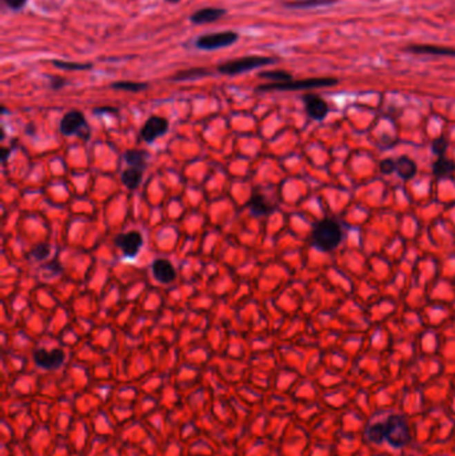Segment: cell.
Segmentation results:
<instances>
[{
	"label": "cell",
	"instance_id": "cell-1",
	"mask_svg": "<svg viewBox=\"0 0 455 456\" xmlns=\"http://www.w3.org/2000/svg\"><path fill=\"white\" fill-rule=\"evenodd\" d=\"M367 437L371 443H389L394 448H400L410 442V428L400 415H387L369 426Z\"/></svg>",
	"mask_w": 455,
	"mask_h": 456
},
{
	"label": "cell",
	"instance_id": "cell-2",
	"mask_svg": "<svg viewBox=\"0 0 455 456\" xmlns=\"http://www.w3.org/2000/svg\"><path fill=\"white\" fill-rule=\"evenodd\" d=\"M343 238L342 228L336 219L319 220L311 232V244L325 252L336 250Z\"/></svg>",
	"mask_w": 455,
	"mask_h": 456
},
{
	"label": "cell",
	"instance_id": "cell-3",
	"mask_svg": "<svg viewBox=\"0 0 455 456\" xmlns=\"http://www.w3.org/2000/svg\"><path fill=\"white\" fill-rule=\"evenodd\" d=\"M274 63H277V58L251 55V57H243V58L224 61V63L219 64L217 71L220 75L235 77V75H242V74L250 72L253 70H257L264 66H270Z\"/></svg>",
	"mask_w": 455,
	"mask_h": 456
},
{
	"label": "cell",
	"instance_id": "cell-4",
	"mask_svg": "<svg viewBox=\"0 0 455 456\" xmlns=\"http://www.w3.org/2000/svg\"><path fill=\"white\" fill-rule=\"evenodd\" d=\"M339 83L337 78H309V79L290 80L284 83H269L258 86V92L269 91H300L323 87H334Z\"/></svg>",
	"mask_w": 455,
	"mask_h": 456
},
{
	"label": "cell",
	"instance_id": "cell-5",
	"mask_svg": "<svg viewBox=\"0 0 455 456\" xmlns=\"http://www.w3.org/2000/svg\"><path fill=\"white\" fill-rule=\"evenodd\" d=\"M59 131L64 137L79 135L83 139L90 138L88 123L84 118L83 112H80L78 110L68 111L63 115V118L60 120Z\"/></svg>",
	"mask_w": 455,
	"mask_h": 456
},
{
	"label": "cell",
	"instance_id": "cell-6",
	"mask_svg": "<svg viewBox=\"0 0 455 456\" xmlns=\"http://www.w3.org/2000/svg\"><path fill=\"white\" fill-rule=\"evenodd\" d=\"M239 39V34L235 31H222L214 34L200 35L195 40V47L202 51H214L234 46Z\"/></svg>",
	"mask_w": 455,
	"mask_h": 456
},
{
	"label": "cell",
	"instance_id": "cell-7",
	"mask_svg": "<svg viewBox=\"0 0 455 456\" xmlns=\"http://www.w3.org/2000/svg\"><path fill=\"white\" fill-rule=\"evenodd\" d=\"M168 120L163 117H150L140 130V138L146 143H154L168 131Z\"/></svg>",
	"mask_w": 455,
	"mask_h": 456
},
{
	"label": "cell",
	"instance_id": "cell-8",
	"mask_svg": "<svg viewBox=\"0 0 455 456\" xmlns=\"http://www.w3.org/2000/svg\"><path fill=\"white\" fill-rule=\"evenodd\" d=\"M115 244L122 250L126 258H137L143 246V237L139 231H128L124 234H119L115 238Z\"/></svg>",
	"mask_w": 455,
	"mask_h": 456
},
{
	"label": "cell",
	"instance_id": "cell-9",
	"mask_svg": "<svg viewBox=\"0 0 455 456\" xmlns=\"http://www.w3.org/2000/svg\"><path fill=\"white\" fill-rule=\"evenodd\" d=\"M32 357H34L35 364L40 368H43V370H47V371L58 370L60 366L64 363V359H66L64 353L59 348H55V350L39 348V350L34 351Z\"/></svg>",
	"mask_w": 455,
	"mask_h": 456
},
{
	"label": "cell",
	"instance_id": "cell-10",
	"mask_svg": "<svg viewBox=\"0 0 455 456\" xmlns=\"http://www.w3.org/2000/svg\"><path fill=\"white\" fill-rule=\"evenodd\" d=\"M302 99L304 103V110H306V114L309 115V118L317 120V121L326 119V117L329 115V111H330L326 100L320 98L317 94H306V95H303Z\"/></svg>",
	"mask_w": 455,
	"mask_h": 456
},
{
	"label": "cell",
	"instance_id": "cell-11",
	"mask_svg": "<svg viewBox=\"0 0 455 456\" xmlns=\"http://www.w3.org/2000/svg\"><path fill=\"white\" fill-rule=\"evenodd\" d=\"M254 217H269L277 210V204L266 198V194L255 190L246 204Z\"/></svg>",
	"mask_w": 455,
	"mask_h": 456
},
{
	"label": "cell",
	"instance_id": "cell-12",
	"mask_svg": "<svg viewBox=\"0 0 455 456\" xmlns=\"http://www.w3.org/2000/svg\"><path fill=\"white\" fill-rule=\"evenodd\" d=\"M153 275L162 284H170L177 279V270L174 264L167 259H155L153 266Z\"/></svg>",
	"mask_w": 455,
	"mask_h": 456
},
{
	"label": "cell",
	"instance_id": "cell-13",
	"mask_svg": "<svg viewBox=\"0 0 455 456\" xmlns=\"http://www.w3.org/2000/svg\"><path fill=\"white\" fill-rule=\"evenodd\" d=\"M405 51L416 55H430V57H450L454 58L455 48L436 44H412L405 48Z\"/></svg>",
	"mask_w": 455,
	"mask_h": 456
},
{
	"label": "cell",
	"instance_id": "cell-14",
	"mask_svg": "<svg viewBox=\"0 0 455 456\" xmlns=\"http://www.w3.org/2000/svg\"><path fill=\"white\" fill-rule=\"evenodd\" d=\"M227 14V10L219 8V7H204L195 11L191 17L190 21L194 24H209V23H215L222 19Z\"/></svg>",
	"mask_w": 455,
	"mask_h": 456
},
{
	"label": "cell",
	"instance_id": "cell-15",
	"mask_svg": "<svg viewBox=\"0 0 455 456\" xmlns=\"http://www.w3.org/2000/svg\"><path fill=\"white\" fill-rule=\"evenodd\" d=\"M418 171L416 163L412 158L403 155L396 160V172L403 179V180H410L414 178Z\"/></svg>",
	"mask_w": 455,
	"mask_h": 456
},
{
	"label": "cell",
	"instance_id": "cell-16",
	"mask_svg": "<svg viewBox=\"0 0 455 456\" xmlns=\"http://www.w3.org/2000/svg\"><path fill=\"white\" fill-rule=\"evenodd\" d=\"M143 170L140 168H137V167H127L122 171V175H120V179H122V183L131 191L137 190L143 179Z\"/></svg>",
	"mask_w": 455,
	"mask_h": 456
},
{
	"label": "cell",
	"instance_id": "cell-17",
	"mask_svg": "<svg viewBox=\"0 0 455 456\" xmlns=\"http://www.w3.org/2000/svg\"><path fill=\"white\" fill-rule=\"evenodd\" d=\"M455 171V161L446 157H438L433 164V174L438 179L452 178Z\"/></svg>",
	"mask_w": 455,
	"mask_h": 456
},
{
	"label": "cell",
	"instance_id": "cell-18",
	"mask_svg": "<svg viewBox=\"0 0 455 456\" xmlns=\"http://www.w3.org/2000/svg\"><path fill=\"white\" fill-rule=\"evenodd\" d=\"M337 1L338 0H290V1H284L283 6L291 10H309V8L333 6Z\"/></svg>",
	"mask_w": 455,
	"mask_h": 456
},
{
	"label": "cell",
	"instance_id": "cell-19",
	"mask_svg": "<svg viewBox=\"0 0 455 456\" xmlns=\"http://www.w3.org/2000/svg\"><path fill=\"white\" fill-rule=\"evenodd\" d=\"M211 75V71L203 67H195V68H188V70H183L177 72L171 80L173 81H188V80H197L204 77Z\"/></svg>",
	"mask_w": 455,
	"mask_h": 456
},
{
	"label": "cell",
	"instance_id": "cell-20",
	"mask_svg": "<svg viewBox=\"0 0 455 456\" xmlns=\"http://www.w3.org/2000/svg\"><path fill=\"white\" fill-rule=\"evenodd\" d=\"M124 159L130 167H137L140 170L147 168V154L142 150H130L124 154Z\"/></svg>",
	"mask_w": 455,
	"mask_h": 456
},
{
	"label": "cell",
	"instance_id": "cell-21",
	"mask_svg": "<svg viewBox=\"0 0 455 456\" xmlns=\"http://www.w3.org/2000/svg\"><path fill=\"white\" fill-rule=\"evenodd\" d=\"M113 90H120V91H128V92H142L148 88L147 83H139V81H131V80H120L114 81L111 84Z\"/></svg>",
	"mask_w": 455,
	"mask_h": 456
},
{
	"label": "cell",
	"instance_id": "cell-22",
	"mask_svg": "<svg viewBox=\"0 0 455 456\" xmlns=\"http://www.w3.org/2000/svg\"><path fill=\"white\" fill-rule=\"evenodd\" d=\"M52 64L63 71H87V70H93L94 67L91 63H77V61H66V60H52Z\"/></svg>",
	"mask_w": 455,
	"mask_h": 456
},
{
	"label": "cell",
	"instance_id": "cell-23",
	"mask_svg": "<svg viewBox=\"0 0 455 456\" xmlns=\"http://www.w3.org/2000/svg\"><path fill=\"white\" fill-rule=\"evenodd\" d=\"M262 79L271 80L273 83H284L293 80V75L289 71L283 70H273V71H263L259 74Z\"/></svg>",
	"mask_w": 455,
	"mask_h": 456
},
{
	"label": "cell",
	"instance_id": "cell-24",
	"mask_svg": "<svg viewBox=\"0 0 455 456\" xmlns=\"http://www.w3.org/2000/svg\"><path fill=\"white\" fill-rule=\"evenodd\" d=\"M51 254V246L46 241L43 243H39L34 247V250L31 251V255L32 258L37 259V260H46V259L50 257Z\"/></svg>",
	"mask_w": 455,
	"mask_h": 456
},
{
	"label": "cell",
	"instance_id": "cell-25",
	"mask_svg": "<svg viewBox=\"0 0 455 456\" xmlns=\"http://www.w3.org/2000/svg\"><path fill=\"white\" fill-rule=\"evenodd\" d=\"M432 148H433V152L436 154V157H446V151L449 148V139L443 135L436 138V139L433 140Z\"/></svg>",
	"mask_w": 455,
	"mask_h": 456
},
{
	"label": "cell",
	"instance_id": "cell-26",
	"mask_svg": "<svg viewBox=\"0 0 455 456\" xmlns=\"http://www.w3.org/2000/svg\"><path fill=\"white\" fill-rule=\"evenodd\" d=\"M379 171L383 175H391L393 172H396V160L391 158L383 159L379 163Z\"/></svg>",
	"mask_w": 455,
	"mask_h": 456
},
{
	"label": "cell",
	"instance_id": "cell-27",
	"mask_svg": "<svg viewBox=\"0 0 455 456\" xmlns=\"http://www.w3.org/2000/svg\"><path fill=\"white\" fill-rule=\"evenodd\" d=\"M4 1V4L10 8V10H12V11H20L24 6H26V3L28 1V0H3Z\"/></svg>",
	"mask_w": 455,
	"mask_h": 456
},
{
	"label": "cell",
	"instance_id": "cell-28",
	"mask_svg": "<svg viewBox=\"0 0 455 456\" xmlns=\"http://www.w3.org/2000/svg\"><path fill=\"white\" fill-rule=\"evenodd\" d=\"M64 84H66V80L61 79V78H52L51 79V87L54 90H59Z\"/></svg>",
	"mask_w": 455,
	"mask_h": 456
},
{
	"label": "cell",
	"instance_id": "cell-29",
	"mask_svg": "<svg viewBox=\"0 0 455 456\" xmlns=\"http://www.w3.org/2000/svg\"><path fill=\"white\" fill-rule=\"evenodd\" d=\"M1 152H3V161H6L7 158H8V155H10V152H11V151H10V150H7V148H3V151H1Z\"/></svg>",
	"mask_w": 455,
	"mask_h": 456
},
{
	"label": "cell",
	"instance_id": "cell-30",
	"mask_svg": "<svg viewBox=\"0 0 455 456\" xmlns=\"http://www.w3.org/2000/svg\"><path fill=\"white\" fill-rule=\"evenodd\" d=\"M167 3H173V4H175V3H179L180 0H166Z\"/></svg>",
	"mask_w": 455,
	"mask_h": 456
}]
</instances>
